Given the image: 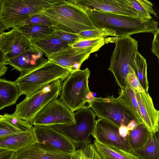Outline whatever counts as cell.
Masks as SVG:
<instances>
[{"instance_id":"obj_1","label":"cell","mask_w":159,"mask_h":159,"mask_svg":"<svg viewBox=\"0 0 159 159\" xmlns=\"http://www.w3.org/2000/svg\"><path fill=\"white\" fill-rule=\"evenodd\" d=\"M97 28H106L115 32V37L119 39L141 33H153L157 30L158 22L106 12L95 9H84Z\"/></svg>"},{"instance_id":"obj_2","label":"cell","mask_w":159,"mask_h":159,"mask_svg":"<svg viewBox=\"0 0 159 159\" xmlns=\"http://www.w3.org/2000/svg\"><path fill=\"white\" fill-rule=\"evenodd\" d=\"M40 13L54 21L57 25L55 27L67 32L78 34L97 28L75 0H60Z\"/></svg>"},{"instance_id":"obj_3","label":"cell","mask_w":159,"mask_h":159,"mask_svg":"<svg viewBox=\"0 0 159 159\" xmlns=\"http://www.w3.org/2000/svg\"><path fill=\"white\" fill-rule=\"evenodd\" d=\"M20 73L14 82L19 89L20 96L25 95L28 97L55 80H65L70 72L48 60L35 69Z\"/></svg>"},{"instance_id":"obj_4","label":"cell","mask_w":159,"mask_h":159,"mask_svg":"<svg viewBox=\"0 0 159 159\" xmlns=\"http://www.w3.org/2000/svg\"><path fill=\"white\" fill-rule=\"evenodd\" d=\"M60 0H2L0 22L5 29L17 27Z\"/></svg>"},{"instance_id":"obj_5","label":"cell","mask_w":159,"mask_h":159,"mask_svg":"<svg viewBox=\"0 0 159 159\" xmlns=\"http://www.w3.org/2000/svg\"><path fill=\"white\" fill-rule=\"evenodd\" d=\"M88 68L72 71L62 84L59 99L72 112L85 106L92 95L89 88Z\"/></svg>"},{"instance_id":"obj_6","label":"cell","mask_w":159,"mask_h":159,"mask_svg":"<svg viewBox=\"0 0 159 159\" xmlns=\"http://www.w3.org/2000/svg\"><path fill=\"white\" fill-rule=\"evenodd\" d=\"M75 123L50 126L68 137L76 149H82L91 143L90 137L93 130L96 115L91 108L85 106L74 113Z\"/></svg>"},{"instance_id":"obj_7","label":"cell","mask_w":159,"mask_h":159,"mask_svg":"<svg viewBox=\"0 0 159 159\" xmlns=\"http://www.w3.org/2000/svg\"><path fill=\"white\" fill-rule=\"evenodd\" d=\"M88 104L98 118L106 119L119 127L122 125L127 126L134 120L138 121L132 110L118 97L96 98L92 95Z\"/></svg>"},{"instance_id":"obj_8","label":"cell","mask_w":159,"mask_h":159,"mask_svg":"<svg viewBox=\"0 0 159 159\" xmlns=\"http://www.w3.org/2000/svg\"><path fill=\"white\" fill-rule=\"evenodd\" d=\"M111 56L108 69L113 74L120 89L127 86V78L130 65L138 50V41L130 36L117 39Z\"/></svg>"},{"instance_id":"obj_9","label":"cell","mask_w":159,"mask_h":159,"mask_svg":"<svg viewBox=\"0 0 159 159\" xmlns=\"http://www.w3.org/2000/svg\"><path fill=\"white\" fill-rule=\"evenodd\" d=\"M60 79L55 80L17 104L11 115L18 119L32 123L37 113L52 100L60 95L62 84Z\"/></svg>"},{"instance_id":"obj_10","label":"cell","mask_w":159,"mask_h":159,"mask_svg":"<svg viewBox=\"0 0 159 159\" xmlns=\"http://www.w3.org/2000/svg\"><path fill=\"white\" fill-rule=\"evenodd\" d=\"M74 113L59 99H55L49 102L37 113L33 120L32 125L50 126L74 124L76 122Z\"/></svg>"},{"instance_id":"obj_11","label":"cell","mask_w":159,"mask_h":159,"mask_svg":"<svg viewBox=\"0 0 159 159\" xmlns=\"http://www.w3.org/2000/svg\"><path fill=\"white\" fill-rule=\"evenodd\" d=\"M119 127L110 120L102 118L96 120L91 135L95 139L103 144L131 152L127 139L119 133Z\"/></svg>"},{"instance_id":"obj_12","label":"cell","mask_w":159,"mask_h":159,"mask_svg":"<svg viewBox=\"0 0 159 159\" xmlns=\"http://www.w3.org/2000/svg\"><path fill=\"white\" fill-rule=\"evenodd\" d=\"M96 52L91 48H76L69 46L52 54L48 59L71 72L80 70L82 64L88 58L90 54Z\"/></svg>"},{"instance_id":"obj_13","label":"cell","mask_w":159,"mask_h":159,"mask_svg":"<svg viewBox=\"0 0 159 159\" xmlns=\"http://www.w3.org/2000/svg\"><path fill=\"white\" fill-rule=\"evenodd\" d=\"M32 45L30 40L16 27L0 34V50L6 61L29 49Z\"/></svg>"},{"instance_id":"obj_14","label":"cell","mask_w":159,"mask_h":159,"mask_svg":"<svg viewBox=\"0 0 159 159\" xmlns=\"http://www.w3.org/2000/svg\"><path fill=\"white\" fill-rule=\"evenodd\" d=\"M36 141L64 152L70 153L76 148L65 135L49 126H34Z\"/></svg>"},{"instance_id":"obj_15","label":"cell","mask_w":159,"mask_h":159,"mask_svg":"<svg viewBox=\"0 0 159 159\" xmlns=\"http://www.w3.org/2000/svg\"><path fill=\"white\" fill-rule=\"evenodd\" d=\"M84 10L95 9L104 12L138 17L137 12L128 0H75Z\"/></svg>"},{"instance_id":"obj_16","label":"cell","mask_w":159,"mask_h":159,"mask_svg":"<svg viewBox=\"0 0 159 159\" xmlns=\"http://www.w3.org/2000/svg\"><path fill=\"white\" fill-rule=\"evenodd\" d=\"M133 89L143 123L150 132L159 131V111L155 108L148 92L142 88Z\"/></svg>"},{"instance_id":"obj_17","label":"cell","mask_w":159,"mask_h":159,"mask_svg":"<svg viewBox=\"0 0 159 159\" xmlns=\"http://www.w3.org/2000/svg\"><path fill=\"white\" fill-rule=\"evenodd\" d=\"M70 153L37 141L15 152L13 159H70Z\"/></svg>"},{"instance_id":"obj_18","label":"cell","mask_w":159,"mask_h":159,"mask_svg":"<svg viewBox=\"0 0 159 159\" xmlns=\"http://www.w3.org/2000/svg\"><path fill=\"white\" fill-rule=\"evenodd\" d=\"M43 52L32 44V47L16 57L7 61L13 69L20 71H30L42 66L48 61L43 56Z\"/></svg>"},{"instance_id":"obj_19","label":"cell","mask_w":159,"mask_h":159,"mask_svg":"<svg viewBox=\"0 0 159 159\" xmlns=\"http://www.w3.org/2000/svg\"><path fill=\"white\" fill-rule=\"evenodd\" d=\"M35 141L33 129L27 131L0 138V148L16 152Z\"/></svg>"},{"instance_id":"obj_20","label":"cell","mask_w":159,"mask_h":159,"mask_svg":"<svg viewBox=\"0 0 159 159\" xmlns=\"http://www.w3.org/2000/svg\"><path fill=\"white\" fill-rule=\"evenodd\" d=\"M32 44L41 50L48 58L52 54L69 46L53 33L31 41Z\"/></svg>"},{"instance_id":"obj_21","label":"cell","mask_w":159,"mask_h":159,"mask_svg":"<svg viewBox=\"0 0 159 159\" xmlns=\"http://www.w3.org/2000/svg\"><path fill=\"white\" fill-rule=\"evenodd\" d=\"M20 96L14 81L0 78V110L15 104Z\"/></svg>"},{"instance_id":"obj_22","label":"cell","mask_w":159,"mask_h":159,"mask_svg":"<svg viewBox=\"0 0 159 159\" xmlns=\"http://www.w3.org/2000/svg\"><path fill=\"white\" fill-rule=\"evenodd\" d=\"M131 152L140 159H159V131L151 132L144 145Z\"/></svg>"},{"instance_id":"obj_23","label":"cell","mask_w":159,"mask_h":159,"mask_svg":"<svg viewBox=\"0 0 159 159\" xmlns=\"http://www.w3.org/2000/svg\"><path fill=\"white\" fill-rule=\"evenodd\" d=\"M93 143L102 159H140L131 152L103 144L95 139Z\"/></svg>"},{"instance_id":"obj_24","label":"cell","mask_w":159,"mask_h":159,"mask_svg":"<svg viewBox=\"0 0 159 159\" xmlns=\"http://www.w3.org/2000/svg\"><path fill=\"white\" fill-rule=\"evenodd\" d=\"M130 66L143 89L148 92L149 83L147 77L146 59L138 52L133 59Z\"/></svg>"},{"instance_id":"obj_25","label":"cell","mask_w":159,"mask_h":159,"mask_svg":"<svg viewBox=\"0 0 159 159\" xmlns=\"http://www.w3.org/2000/svg\"><path fill=\"white\" fill-rule=\"evenodd\" d=\"M151 133L143 123H139L134 129L129 131L127 140L132 151L144 145Z\"/></svg>"},{"instance_id":"obj_26","label":"cell","mask_w":159,"mask_h":159,"mask_svg":"<svg viewBox=\"0 0 159 159\" xmlns=\"http://www.w3.org/2000/svg\"><path fill=\"white\" fill-rule=\"evenodd\" d=\"M16 27L30 41L46 36L54 32L53 27L41 25H28Z\"/></svg>"},{"instance_id":"obj_27","label":"cell","mask_w":159,"mask_h":159,"mask_svg":"<svg viewBox=\"0 0 159 159\" xmlns=\"http://www.w3.org/2000/svg\"><path fill=\"white\" fill-rule=\"evenodd\" d=\"M117 39L115 37H112L81 39L76 42L68 44V45L74 48H91L97 51L102 47L105 44L109 43H114Z\"/></svg>"},{"instance_id":"obj_28","label":"cell","mask_w":159,"mask_h":159,"mask_svg":"<svg viewBox=\"0 0 159 159\" xmlns=\"http://www.w3.org/2000/svg\"><path fill=\"white\" fill-rule=\"evenodd\" d=\"M137 12L138 17L146 20H151V14L157 17V13L153 8V5L147 0H128Z\"/></svg>"},{"instance_id":"obj_29","label":"cell","mask_w":159,"mask_h":159,"mask_svg":"<svg viewBox=\"0 0 159 159\" xmlns=\"http://www.w3.org/2000/svg\"><path fill=\"white\" fill-rule=\"evenodd\" d=\"M119 97L124 101L134 113L139 123H143L134 90L127 84L126 88L119 91Z\"/></svg>"},{"instance_id":"obj_30","label":"cell","mask_w":159,"mask_h":159,"mask_svg":"<svg viewBox=\"0 0 159 159\" xmlns=\"http://www.w3.org/2000/svg\"><path fill=\"white\" fill-rule=\"evenodd\" d=\"M28 25H41L56 27V24L52 20L40 13L33 15L20 24L17 26Z\"/></svg>"},{"instance_id":"obj_31","label":"cell","mask_w":159,"mask_h":159,"mask_svg":"<svg viewBox=\"0 0 159 159\" xmlns=\"http://www.w3.org/2000/svg\"><path fill=\"white\" fill-rule=\"evenodd\" d=\"M3 116L7 120L23 132L27 131L33 129L32 124L29 122L18 119L7 113H5Z\"/></svg>"},{"instance_id":"obj_32","label":"cell","mask_w":159,"mask_h":159,"mask_svg":"<svg viewBox=\"0 0 159 159\" xmlns=\"http://www.w3.org/2000/svg\"><path fill=\"white\" fill-rule=\"evenodd\" d=\"M23 132L7 120L3 116L0 119V138Z\"/></svg>"},{"instance_id":"obj_33","label":"cell","mask_w":159,"mask_h":159,"mask_svg":"<svg viewBox=\"0 0 159 159\" xmlns=\"http://www.w3.org/2000/svg\"><path fill=\"white\" fill-rule=\"evenodd\" d=\"M53 29L55 34L68 44L81 40L78 34L67 32L56 27H53Z\"/></svg>"},{"instance_id":"obj_34","label":"cell","mask_w":159,"mask_h":159,"mask_svg":"<svg viewBox=\"0 0 159 159\" xmlns=\"http://www.w3.org/2000/svg\"><path fill=\"white\" fill-rule=\"evenodd\" d=\"M127 81L129 85L133 89H138L142 88L138 80L130 66L129 71L127 76Z\"/></svg>"},{"instance_id":"obj_35","label":"cell","mask_w":159,"mask_h":159,"mask_svg":"<svg viewBox=\"0 0 159 159\" xmlns=\"http://www.w3.org/2000/svg\"><path fill=\"white\" fill-rule=\"evenodd\" d=\"M154 38L152 43L151 50L152 53L157 57L159 60V29L153 33Z\"/></svg>"},{"instance_id":"obj_36","label":"cell","mask_w":159,"mask_h":159,"mask_svg":"<svg viewBox=\"0 0 159 159\" xmlns=\"http://www.w3.org/2000/svg\"><path fill=\"white\" fill-rule=\"evenodd\" d=\"M15 152L0 148V159H13Z\"/></svg>"},{"instance_id":"obj_37","label":"cell","mask_w":159,"mask_h":159,"mask_svg":"<svg viewBox=\"0 0 159 159\" xmlns=\"http://www.w3.org/2000/svg\"><path fill=\"white\" fill-rule=\"evenodd\" d=\"M129 132V131L126 126L122 125L119 127V134L124 138L127 139V137Z\"/></svg>"},{"instance_id":"obj_38","label":"cell","mask_w":159,"mask_h":159,"mask_svg":"<svg viewBox=\"0 0 159 159\" xmlns=\"http://www.w3.org/2000/svg\"><path fill=\"white\" fill-rule=\"evenodd\" d=\"M5 29L2 25V24L0 22V34L4 32V30H5ZM0 64H2L4 65H7V63L6 61L5 58L4 56L0 50Z\"/></svg>"},{"instance_id":"obj_39","label":"cell","mask_w":159,"mask_h":159,"mask_svg":"<svg viewBox=\"0 0 159 159\" xmlns=\"http://www.w3.org/2000/svg\"><path fill=\"white\" fill-rule=\"evenodd\" d=\"M81 149H77L70 153V159H80Z\"/></svg>"},{"instance_id":"obj_40","label":"cell","mask_w":159,"mask_h":159,"mask_svg":"<svg viewBox=\"0 0 159 159\" xmlns=\"http://www.w3.org/2000/svg\"><path fill=\"white\" fill-rule=\"evenodd\" d=\"M139 123L136 120H134L131 121L127 126V127L129 131L134 129L137 125Z\"/></svg>"},{"instance_id":"obj_41","label":"cell","mask_w":159,"mask_h":159,"mask_svg":"<svg viewBox=\"0 0 159 159\" xmlns=\"http://www.w3.org/2000/svg\"><path fill=\"white\" fill-rule=\"evenodd\" d=\"M8 70V67L5 65L0 64V77L5 75Z\"/></svg>"},{"instance_id":"obj_42","label":"cell","mask_w":159,"mask_h":159,"mask_svg":"<svg viewBox=\"0 0 159 159\" xmlns=\"http://www.w3.org/2000/svg\"><path fill=\"white\" fill-rule=\"evenodd\" d=\"M2 0H0V13L1 12V3H2Z\"/></svg>"},{"instance_id":"obj_43","label":"cell","mask_w":159,"mask_h":159,"mask_svg":"<svg viewBox=\"0 0 159 159\" xmlns=\"http://www.w3.org/2000/svg\"><path fill=\"white\" fill-rule=\"evenodd\" d=\"M3 116L0 115V119L2 118L3 117Z\"/></svg>"}]
</instances>
